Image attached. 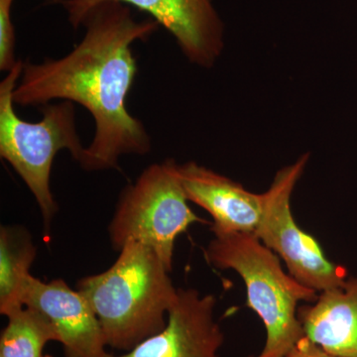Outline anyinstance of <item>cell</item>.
Wrapping results in <instances>:
<instances>
[{"label":"cell","mask_w":357,"mask_h":357,"mask_svg":"<svg viewBox=\"0 0 357 357\" xmlns=\"http://www.w3.org/2000/svg\"><path fill=\"white\" fill-rule=\"evenodd\" d=\"M217 299L196 289H178L163 331L129 351L105 357H220L225 335L215 319Z\"/></svg>","instance_id":"ba28073f"},{"label":"cell","mask_w":357,"mask_h":357,"mask_svg":"<svg viewBox=\"0 0 357 357\" xmlns=\"http://www.w3.org/2000/svg\"><path fill=\"white\" fill-rule=\"evenodd\" d=\"M170 273L154 249L128 241L109 269L77 281L107 347L129 351L165 328L178 291Z\"/></svg>","instance_id":"7a4b0ae2"},{"label":"cell","mask_w":357,"mask_h":357,"mask_svg":"<svg viewBox=\"0 0 357 357\" xmlns=\"http://www.w3.org/2000/svg\"><path fill=\"white\" fill-rule=\"evenodd\" d=\"M189 202L174 160L147 167L117 201L109 225L112 248L119 252L128 241H139L154 249L172 271L178 237L195 223L206 222Z\"/></svg>","instance_id":"5b68a950"},{"label":"cell","mask_w":357,"mask_h":357,"mask_svg":"<svg viewBox=\"0 0 357 357\" xmlns=\"http://www.w3.org/2000/svg\"><path fill=\"white\" fill-rule=\"evenodd\" d=\"M47 1H49V2H54V3H58V2H64L66 1V0H47Z\"/></svg>","instance_id":"2e32d148"},{"label":"cell","mask_w":357,"mask_h":357,"mask_svg":"<svg viewBox=\"0 0 357 357\" xmlns=\"http://www.w3.org/2000/svg\"><path fill=\"white\" fill-rule=\"evenodd\" d=\"M22 305L50 321L65 357H105L107 354L102 326L89 301L62 279L43 282L30 275Z\"/></svg>","instance_id":"9c48e42d"},{"label":"cell","mask_w":357,"mask_h":357,"mask_svg":"<svg viewBox=\"0 0 357 357\" xmlns=\"http://www.w3.org/2000/svg\"><path fill=\"white\" fill-rule=\"evenodd\" d=\"M305 337L328 354L357 357V275L298 311Z\"/></svg>","instance_id":"8fae6325"},{"label":"cell","mask_w":357,"mask_h":357,"mask_svg":"<svg viewBox=\"0 0 357 357\" xmlns=\"http://www.w3.org/2000/svg\"><path fill=\"white\" fill-rule=\"evenodd\" d=\"M309 161V154L282 168L263 192L261 218L255 231L265 246L280 257L288 272L303 285L325 292L347 280L344 268L326 257L318 241L294 218L291 197Z\"/></svg>","instance_id":"8992f818"},{"label":"cell","mask_w":357,"mask_h":357,"mask_svg":"<svg viewBox=\"0 0 357 357\" xmlns=\"http://www.w3.org/2000/svg\"><path fill=\"white\" fill-rule=\"evenodd\" d=\"M178 174L188 199L213 218L211 232H253L261 218L263 194L196 162L178 165Z\"/></svg>","instance_id":"30bf717a"},{"label":"cell","mask_w":357,"mask_h":357,"mask_svg":"<svg viewBox=\"0 0 357 357\" xmlns=\"http://www.w3.org/2000/svg\"><path fill=\"white\" fill-rule=\"evenodd\" d=\"M37 256L31 234L21 225L0 227V314L23 309L22 296Z\"/></svg>","instance_id":"7c38bea8"},{"label":"cell","mask_w":357,"mask_h":357,"mask_svg":"<svg viewBox=\"0 0 357 357\" xmlns=\"http://www.w3.org/2000/svg\"><path fill=\"white\" fill-rule=\"evenodd\" d=\"M107 1L136 7L173 35L192 63L210 68L222 50V23L211 0H66L68 18L75 29L91 9Z\"/></svg>","instance_id":"52a82bcc"},{"label":"cell","mask_w":357,"mask_h":357,"mask_svg":"<svg viewBox=\"0 0 357 357\" xmlns=\"http://www.w3.org/2000/svg\"><path fill=\"white\" fill-rule=\"evenodd\" d=\"M284 357H342L328 354L307 337H303L297 345Z\"/></svg>","instance_id":"9a60e30c"},{"label":"cell","mask_w":357,"mask_h":357,"mask_svg":"<svg viewBox=\"0 0 357 357\" xmlns=\"http://www.w3.org/2000/svg\"><path fill=\"white\" fill-rule=\"evenodd\" d=\"M204 250L206 261L220 270H234L248 292L246 305L261 319L266 332L257 356L284 357L305 337L300 303L314 302L319 293L283 269L281 259L253 232H213Z\"/></svg>","instance_id":"3957f363"},{"label":"cell","mask_w":357,"mask_h":357,"mask_svg":"<svg viewBox=\"0 0 357 357\" xmlns=\"http://www.w3.org/2000/svg\"><path fill=\"white\" fill-rule=\"evenodd\" d=\"M7 319L0 335V357H45L46 345L59 342L50 321L35 310L24 307Z\"/></svg>","instance_id":"4fadbf2b"},{"label":"cell","mask_w":357,"mask_h":357,"mask_svg":"<svg viewBox=\"0 0 357 357\" xmlns=\"http://www.w3.org/2000/svg\"><path fill=\"white\" fill-rule=\"evenodd\" d=\"M83 25L86 34L64 57L24 63L13 100L22 107L68 100L93 115L96 133L79 162L86 171L119 169L123 155H146L151 138L144 124L129 114L126 98L137 74L132 45L146 41L160 25L136 20L130 6L98 4Z\"/></svg>","instance_id":"6da1fadb"},{"label":"cell","mask_w":357,"mask_h":357,"mask_svg":"<svg viewBox=\"0 0 357 357\" xmlns=\"http://www.w3.org/2000/svg\"><path fill=\"white\" fill-rule=\"evenodd\" d=\"M14 0H0V70L8 73L18 61L15 57V28L13 4Z\"/></svg>","instance_id":"5bb4252c"},{"label":"cell","mask_w":357,"mask_h":357,"mask_svg":"<svg viewBox=\"0 0 357 357\" xmlns=\"http://www.w3.org/2000/svg\"><path fill=\"white\" fill-rule=\"evenodd\" d=\"M23 66L24 63L18 61L0 83V156L32 192L49 229L58 211L50 185L56 155L68 150L79 162L86 147L77 133L74 102L62 100L42 105L38 122L23 121L16 114L13 93Z\"/></svg>","instance_id":"277c9868"}]
</instances>
